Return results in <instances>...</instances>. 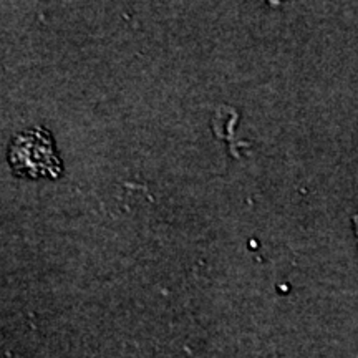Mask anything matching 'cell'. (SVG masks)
I'll return each instance as SVG.
<instances>
[{"label": "cell", "instance_id": "obj_1", "mask_svg": "<svg viewBox=\"0 0 358 358\" xmlns=\"http://www.w3.org/2000/svg\"><path fill=\"white\" fill-rule=\"evenodd\" d=\"M7 159L17 176L55 179L62 174V159L53 146L52 134L40 127L17 134L8 146Z\"/></svg>", "mask_w": 358, "mask_h": 358}]
</instances>
